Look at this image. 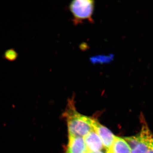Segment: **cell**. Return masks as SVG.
I'll list each match as a JSON object with an SVG mask.
<instances>
[{"label":"cell","instance_id":"cell-1","mask_svg":"<svg viewBox=\"0 0 153 153\" xmlns=\"http://www.w3.org/2000/svg\"><path fill=\"white\" fill-rule=\"evenodd\" d=\"M68 125V137H85L94 130L92 118L80 114L76 111L74 102L68 103L65 112Z\"/></svg>","mask_w":153,"mask_h":153},{"label":"cell","instance_id":"cell-2","mask_svg":"<svg viewBox=\"0 0 153 153\" xmlns=\"http://www.w3.org/2000/svg\"><path fill=\"white\" fill-rule=\"evenodd\" d=\"M95 2L92 0H74L69 4V9L75 25L87 20L93 22V16Z\"/></svg>","mask_w":153,"mask_h":153},{"label":"cell","instance_id":"cell-3","mask_svg":"<svg viewBox=\"0 0 153 153\" xmlns=\"http://www.w3.org/2000/svg\"><path fill=\"white\" fill-rule=\"evenodd\" d=\"M140 141L131 153H147L153 147V133L146 124H143L139 134Z\"/></svg>","mask_w":153,"mask_h":153},{"label":"cell","instance_id":"cell-4","mask_svg":"<svg viewBox=\"0 0 153 153\" xmlns=\"http://www.w3.org/2000/svg\"><path fill=\"white\" fill-rule=\"evenodd\" d=\"M92 125L94 130L101 139L103 146L108 152L111 148L115 136L108 129L94 119H92Z\"/></svg>","mask_w":153,"mask_h":153},{"label":"cell","instance_id":"cell-5","mask_svg":"<svg viewBox=\"0 0 153 153\" xmlns=\"http://www.w3.org/2000/svg\"><path fill=\"white\" fill-rule=\"evenodd\" d=\"M83 139L88 151H101L104 147L101 139L94 130L83 137Z\"/></svg>","mask_w":153,"mask_h":153},{"label":"cell","instance_id":"cell-6","mask_svg":"<svg viewBox=\"0 0 153 153\" xmlns=\"http://www.w3.org/2000/svg\"><path fill=\"white\" fill-rule=\"evenodd\" d=\"M88 152L83 137H68V143L65 153H86Z\"/></svg>","mask_w":153,"mask_h":153},{"label":"cell","instance_id":"cell-7","mask_svg":"<svg viewBox=\"0 0 153 153\" xmlns=\"http://www.w3.org/2000/svg\"><path fill=\"white\" fill-rule=\"evenodd\" d=\"M108 151L112 153H131V149L124 139L116 136L115 137L112 146Z\"/></svg>","mask_w":153,"mask_h":153},{"label":"cell","instance_id":"cell-8","mask_svg":"<svg viewBox=\"0 0 153 153\" xmlns=\"http://www.w3.org/2000/svg\"><path fill=\"white\" fill-rule=\"evenodd\" d=\"M123 139L128 145L131 151L137 146L140 141V137L139 134L134 136L125 137Z\"/></svg>","mask_w":153,"mask_h":153},{"label":"cell","instance_id":"cell-9","mask_svg":"<svg viewBox=\"0 0 153 153\" xmlns=\"http://www.w3.org/2000/svg\"><path fill=\"white\" fill-rule=\"evenodd\" d=\"M86 153H105L102 151H98V152H90V151H88Z\"/></svg>","mask_w":153,"mask_h":153},{"label":"cell","instance_id":"cell-10","mask_svg":"<svg viewBox=\"0 0 153 153\" xmlns=\"http://www.w3.org/2000/svg\"><path fill=\"white\" fill-rule=\"evenodd\" d=\"M147 153H153V147Z\"/></svg>","mask_w":153,"mask_h":153},{"label":"cell","instance_id":"cell-11","mask_svg":"<svg viewBox=\"0 0 153 153\" xmlns=\"http://www.w3.org/2000/svg\"><path fill=\"white\" fill-rule=\"evenodd\" d=\"M107 153H111V151H108V152H107Z\"/></svg>","mask_w":153,"mask_h":153}]
</instances>
